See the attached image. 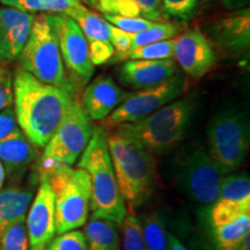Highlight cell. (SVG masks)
<instances>
[{"label":"cell","instance_id":"7bdbcfd3","mask_svg":"<svg viewBox=\"0 0 250 250\" xmlns=\"http://www.w3.org/2000/svg\"><path fill=\"white\" fill-rule=\"evenodd\" d=\"M87 4H89L90 6H92L93 8H95V5H96V0H86Z\"/></svg>","mask_w":250,"mask_h":250},{"label":"cell","instance_id":"5b68a950","mask_svg":"<svg viewBox=\"0 0 250 250\" xmlns=\"http://www.w3.org/2000/svg\"><path fill=\"white\" fill-rule=\"evenodd\" d=\"M19 66L37 80L59 87L73 95L76 87L68 83L55 30L48 13L36 15L29 37L18 57Z\"/></svg>","mask_w":250,"mask_h":250},{"label":"cell","instance_id":"277c9868","mask_svg":"<svg viewBox=\"0 0 250 250\" xmlns=\"http://www.w3.org/2000/svg\"><path fill=\"white\" fill-rule=\"evenodd\" d=\"M196 105L197 101L192 96L176 99L143 120L122 124L112 130L138 140L154 155L166 154L186 137Z\"/></svg>","mask_w":250,"mask_h":250},{"label":"cell","instance_id":"4fadbf2b","mask_svg":"<svg viewBox=\"0 0 250 250\" xmlns=\"http://www.w3.org/2000/svg\"><path fill=\"white\" fill-rule=\"evenodd\" d=\"M29 250H45L56 235L55 195L48 180L40 179V187L26 215Z\"/></svg>","mask_w":250,"mask_h":250},{"label":"cell","instance_id":"f1b7e54d","mask_svg":"<svg viewBox=\"0 0 250 250\" xmlns=\"http://www.w3.org/2000/svg\"><path fill=\"white\" fill-rule=\"evenodd\" d=\"M0 250H29L26 217L14 221L0 236Z\"/></svg>","mask_w":250,"mask_h":250},{"label":"cell","instance_id":"8d00e7d4","mask_svg":"<svg viewBox=\"0 0 250 250\" xmlns=\"http://www.w3.org/2000/svg\"><path fill=\"white\" fill-rule=\"evenodd\" d=\"M19 129V124L15 117V111L8 107L0 111V142L7 138Z\"/></svg>","mask_w":250,"mask_h":250},{"label":"cell","instance_id":"d4e9b609","mask_svg":"<svg viewBox=\"0 0 250 250\" xmlns=\"http://www.w3.org/2000/svg\"><path fill=\"white\" fill-rule=\"evenodd\" d=\"M218 198L233 202H250V179L247 173L224 175Z\"/></svg>","mask_w":250,"mask_h":250},{"label":"cell","instance_id":"60d3db41","mask_svg":"<svg viewBox=\"0 0 250 250\" xmlns=\"http://www.w3.org/2000/svg\"><path fill=\"white\" fill-rule=\"evenodd\" d=\"M5 179H6V171H5L4 166L1 164V161H0V190H1L2 186H4Z\"/></svg>","mask_w":250,"mask_h":250},{"label":"cell","instance_id":"836d02e7","mask_svg":"<svg viewBox=\"0 0 250 250\" xmlns=\"http://www.w3.org/2000/svg\"><path fill=\"white\" fill-rule=\"evenodd\" d=\"M13 74L7 65L0 62V111L13 104Z\"/></svg>","mask_w":250,"mask_h":250},{"label":"cell","instance_id":"3957f363","mask_svg":"<svg viewBox=\"0 0 250 250\" xmlns=\"http://www.w3.org/2000/svg\"><path fill=\"white\" fill-rule=\"evenodd\" d=\"M90 179L92 218L105 219L121 226L126 214L112 168L107 143V132L102 126H94L92 138L78 162Z\"/></svg>","mask_w":250,"mask_h":250},{"label":"cell","instance_id":"6da1fadb","mask_svg":"<svg viewBox=\"0 0 250 250\" xmlns=\"http://www.w3.org/2000/svg\"><path fill=\"white\" fill-rule=\"evenodd\" d=\"M13 98L19 127L36 147L44 148L74 96L17 67L13 76Z\"/></svg>","mask_w":250,"mask_h":250},{"label":"cell","instance_id":"8fae6325","mask_svg":"<svg viewBox=\"0 0 250 250\" xmlns=\"http://www.w3.org/2000/svg\"><path fill=\"white\" fill-rule=\"evenodd\" d=\"M50 22L57 37L64 66L71 72L74 85L85 86L95 72L90 62L88 42L76 21L64 13L49 14Z\"/></svg>","mask_w":250,"mask_h":250},{"label":"cell","instance_id":"f35d334b","mask_svg":"<svg viewBox=\"0 0 250 250\" xmlns=\"http://www.w3.org/2000/svg\"><path fill=\"white\" fill-rule=\"evenodd\" d=\"M223 2L227 8H230V9L243 7V6H245L243 5L242 0H223Z\"/></svg>","mask_w":250,"mask_h":250},{"label":"cell","instance_id":"ee69618b","mask_svg":"<svg viewBox=\"0 0 250 250\" xmlns=\"http://www.w3.org/2000/svg\"><path fill=\"white\" fill-rule=\"evenodd\" d=\"M242 1H243V5H247V4H248V2H249V0H242Z\"/></svg>","mask_w":250,"mask_h":250},{"label":"cell","instance_id":"74e56055","mask_svg":"<svg viewBox=\"0 0 250 250\" xmlns=\"http://www.w3.org/2000/svg\"><path fill=\"white\" fill-rule=\"evenodd\" d=\"M168 250H188L182 242L173 234H168Z\"/></svg>","mask_w":250,"mask_h":250},{"label":"cell","instance_id":"52a82bcc","mask_svg":"<svg viewBox=\"0 0 250 250\" xmlns=\"http://www.w3.org/2000/svg\"><path fill=\"white\" fill-rule=\"evenodd\" d=\"M42 177L48 180L55 195L56 234L59 235L83 226L90 210L88 173L79 167L59 166Z\"/></svg>","mask_w":250,"mask_h":250},{"label":"cell","instance_id":"7c38bea8","mask_svg":"<svg viewBox=\"0 0 250 250\" xmlns=\"http://www.w3.org/2000/svg\"><path fill=\"white\" fill-rule=\"evenodd\" d=\"M212 46L229 57L246 58L250 50V11L243 8L206 27Z\"/></svg>","mask_w":250,"mask_h":250},{"label":"cell","instance_id":"7a4b0ae2","mask_svg":"<svg viewBox=\"0 0 250 250\" xmlns=\"http://www.w3.org/2000/svg\"><path fill=\"white\" fill-rule=\"evenodd\" d=\"M118 190L127 206L143 205L158 182L155 155L138 140L116 130L105 131Z\"/></svg>","mask_w":250,"mask_h":250},{"label":"cell","instance_id":"83f0119b","mask_svg":"<svg viewBox=\"0 0 250 250\" xmlns=\"http://www.w3.org/2000/svg\"><path fill=\"white\" fill-rule=\"evenodd\" d=\"M121 226L123 235V250H147L144 242L140 220L134 213V208L132 206H126V214Z\"/></svg>","mask_w":250,"mask_h":250},{"label":"cell","instance_id":"cb8c5ba5","mask_svg":"<svg viewBox=\"0 0 250 250\" xmlns=\"http://www.w3.org/2000/svg\"><path fill=\"white\" fill-rule=\"evenodd\" d=\"M246 213H250V202H233L218 198L208 206V223L210 227H217Z\"/></svg>","mask_w":250,"mask_h":250},{"label":"cell","instance_id":"bcb514c9","mask_svg":"<svg viewBox=\"0 0 250 250\" xmlns=\"http://www.w3.org/2000/svg\"><path fill=\"white\" fill-rule=\"evenodd\" d=\"M78 1H80V2H83V1H85V2H86V0H78Z\"/></svg>","mask_w":250,"mask_h":250},{"label":"cell","instance_id":"e0dca14e","mask_svg":"<svg viewBox=\"0 0 250 250\" xmlns=\"http://www.w3.org/2000/svg\"><path fill=\"white\" fill-rule=\"evenodd\" d=\"M129 95L130 93L121 88L110 77L102 76L86 87L80 104L90 121L101 122Z\"/></svg>","mask_w":250,"mask_h":250},{"label":"cell","instance_id":"e575fe53","mask_svg":"<svg viewBox=\"0 0 250 250\" xmlns=\"http://www.w3.org/2000/svg\"><path fill=\"white\" fill-rule=\"evenodd\" d=\"M88 51L90 62L94 66L110 62L115 54L111 43L105 42H88Z\"/></svg>","mask_w":250,"mask_h":250},{"label":"cell","instance_id":"d590c367","mask_svg":"<svg viewBox=\"0 0 250 250\" xmlns=\"http://www.w3.org/2000/svg\"><path fill=\"white\" fill-rule=\"evenodd\" d=\"M132 1L138 6L142 18L155 22L167 21L162 11L161 0H132Z\"/></svg>","mask_w":250,"mask_h":250},{"label":"cell","instance_id":"9c48e42d","mask_svg":"<svg viewBox=\"0 0 250 250\" xmlns=\"http://www.w3.org/2000/svg\"><path fill=\"white\" fill-rule=\"evenodd\" d=\"M93 130L90 118L80 103L73 99L58 129L45 145L42 156L36 161L44 165L72 167L88 145Z\"/></svg>","mask_w":250,"mask_h":250},{"label":"cell","instance_id":"ba28073f","mask_svg":"<svg viewBox=\"0 0 250 250\" xmlns=\"http://www.w3.org/2000/svg\"><path fill=\"white\" fill-rule=\"evenodd\" d=\"M173 166L175 187L183 196L206 206L217 201L224 174L208 149L201 145L189 146L176 155Z\"/></svg>","mask_w":250,"mask_h":250},{"label":"cell","instance_id":"ab89813d","mask_svg":"<svg viewBox=\"0 0 250 250\" xmlns=\"http://www.w3.org/2000/svg\"><path fill=\"white\" fill-rule=\"evenodd\" d=\"M235 250H250V234L248 236H246V239L243 240L241 245L237 247Z\"/></svg>","mask_w":250,"mask_h":250},{"label":"cell","instance_id":"d6986e66","mask_svg":"<svg viewBox=\"0 0 250 250\" xmlns=\"http://www.w3.org/2000/svg\"><path fill=\"white\" fill-rule=\"evenodd\" d=\"M34 192L26 188L11 187L0 190V236L9 225L24 218Z\"/></svg>","mask_w":250,"mask_h":250},{"label":"cell","instance_id":"8992f818","mask_svg":"<svg viewBox=\"0 0 250 250\" xmlns=\"http://www.w3.org/2000/svg\"><path fill=\"white\" fill-rule=\"evenodd\" d=\"M249 117L239 107H227L211 118L206 129L208 152L224 175L241 167L249 151Z\"/></svg>","mask_w":250,"mask_h":250},{"label":"cell","instance_id":"b9f144b4","mask_svg":"<svg viewBox=\"0 0 250 250\" xmlns=\"http://www.w3.org/2000/svg\"><path fill=\"white\" fill-rule=\"evenodd\" d=\"M19 1H20V0H0V2H1L2 5L7 6V7H15V5H17Z\"/></svg>","mask_w":250,"mask_h":250},{"label":"cell","instance_id":"d6a6232c","mask_svg":"<svg viewBox=\"0 0 250 250\" xmlns=\"http://www.w3.org/2000/svg\"><path fill=\"white\" fill-rule=\"evenodd\" d=\"M110 35L111 44L115 50L114 57L111 58L110 62H121L122 57L131 50V45H132V34L126 33V31L122 30L120 28L111 24Z\"/></svg>","mask_w":250,"mask_h":250},{"label":"cell","instance_id":"ffe728a7","mask_svg":"<svg viewBox=\"0 0 250 250\" xmlns=\"http://www.w3.org/2000/svg\"><path fill=\"white\" fill-rule=\"evenodd\" d=\"M64 14L68 15L72 20L76 21L85 35L87 42L111 43V24L101 15L85 7L83 2H76Z\"/></svg>","mask_w":250,"mask_h":250},{"label":"cell","instance_id":"ac0fdd59","mask_svg":"<svg viewBox=\"0 0 250 250\" xmlns=\"http://www.w3.org/2000/svg\"><path fill=\"white\" fill-rule=\"evenodd\" d=\"M37 158L39 147L24 136L20 127L0 142V161L11 180L22 177L27 168L35 162Z\"/></svg>","mask_w":250,"mask_h":250},{"label":"cell","instance_id":"44dd1931","mask_svg":"<svg viewBox=\"0 0 250 250\" xmlns=\"http://www.w3.org/2000/svg\"><path fill=\"white\" fill-rule=\"evenodd\" d=\"M217 250H235L250 234V213L241 214L229 223L211 227Z\"/></svg>","mask_w":250,"mask_h":250},{"label":"cell","instance_id":"30bf717a","mask_svg":"<svg viewBox=\"0 0 250 250\" xmlns=\"http://www.w3.org/2000/svg\"><path fill=\"white\" fill-rule=\"evenodd\" d=\"M184 87L186 77L177 71L169 80L160 86L130 93V95L105 120L101 121V126L105 131H110L122 124L134 123L143 120L181 96Z\"/></svg>","mask_w":250,"mask_h":250},{"label":"cell","instance_id":"f546056e","mask_svg":"<svg viewBox=\"0 0 250 250\" xmlns=\"http://www.w3.org/2000/svg\"><path fill=\"white\" fill-rule=\"evenodd\" d=\"M161 5L166 20L174 19L186 22L195 17L198 0H161Z\"/></svg>","mask_w":250,"mask_h":250},{"label":"cell","instance_id":"7402d4cb","mask_svg":"<svg viewBox=\"0 0 250 250\" xmlns=\"http://www.w3.org/2000/svg\"><path fill=\"white\" fill-rule=\"evenodd\" d=\"M117 226L110 220L92 218L85 228L87 250H117L120 243Z\"/></svg>","mask_w":250,"mask_h":250},{"label":"cell","instance_id":"2e32d148","mask_svg":"<svg viewBox=\"0 0 250 250\" xmlns=\"http://www.w3.org/2000/svg\"><path fill=\"white\" fill-rule=\"evenodd\" d=\"M177 72V64L173 58L144 61H125L118 71L122 85L132 89H149L165 83Z\"/></svg>","mask_w":250,"mask_h":250},{"label":"cell","instance_id":"4dcf8cb0","mask_svg":"<svg viewBox=\"0 0 250 250\" xmlns=\"http://www.w3.org/2000/svg\"><path fill=\"white\" fill-rule=\"evenodd\" d=\"M45 250H87L85 233L81 230H70L54 237Z\"/></svg>","mask_w":250,"mask_h":250},{"label":"cell","instance_id":"603a6c76","mask_svg":"<svg viewBox=\"0 0 250 250\" xmlns=\"http://www.w3.org/2000/svg\"><path fill=\"white\" fill-rule=\"evenodd\" d=\"M144 242L147 250H168V230L159 212H149L140 221Z\"/></svg>","mask_w":250,"mask_h":250},{"label":"cell","instance_id":"9a60e30c","mask_svg":"<svg viewBox=\"0 0 250 250\" xmlns=\"http://www.w3.org/2000/svg\"><path fill=\"white\" fill-rule=\"evenodd\" d=\"M35 13L14 7H0V62L17 61L29 37Z\"/></svg>","mask_w":250,"mask_h":250},{"label":"cell","instance_id":"4316f807","mask_svg":"<svg viewBox=\"0 0 250 250\" xmlns=\"http://www.w3.org/2000/svg\"><path fill=\"white\" fill-rule=\"evenodd\" d=\"M176 39V37H175ZM175 39L160 41V42L151 43V44L137 46L126 52L121 62L130 61V59H144V61H156V59H170L173 58Z\"/></svg>","mask_w":250,"mask_h":250},{"label":"cell","instance_id":"f6af8a7d","mask_svg":"<svg viewBox=\"0 0 250 250\" xmlns=\"http://www.w3.org/2000/svg\"><path fill=\"white\" fill-rule=\"evenodd\" d=\"M41 1H43V2H49V1H51V0H41Z\"/></svg>","mask_w":250,"mask_h":250},{"label":"cell","instance_id":"484cf974","mask_svg":"<svg viewBox=\"0 0 250 250\" xmlns=\"http://www.w3.org/2000/svg\"><path fill=\"white\" fill-rule=\"evenodd\" d=\"M181 30H182V26L177 22H170V21L154 22V24H152L147 29L140 31V33L132 34L131 49L160 42V41L175 39L180 35Z\"/></svg>","mask_w":250,"mask_h":250},{"label":"cell","instance_id":"5bb4252c","mask_svg":"<svg viewBox=\"0 0 250 250\" xmlns=\"http://www.w3.org/2000/svg\"><path fill=\"white\" fill-rule=\"evenodd\" d=\"M173 59L188 76L198 80L214 66L217 54L205 34L189 29L175 39Z\"/></svg>","mask_w":250,"mask_h":250},{"label":"cell","instance_id":"1f68e13d","mask_svg":"<svg viewBox=\"0 0 250 250\" xmlns=\"http://www.w3.org/2000/svg\"><path fill=\"white\" fill-rule=\"evenodd\" d=\"M103 18L108 21L112 26L120 28V29L126 31L130 34L140 33V31L147 29L154 24L155 21L146 20L144 18H129L121 17V15L115 14H103Z\"/></svg>","mask_w":250,"mask_h":250}]
</instances>
